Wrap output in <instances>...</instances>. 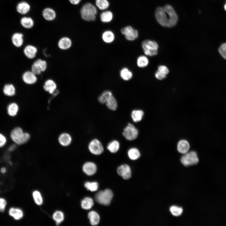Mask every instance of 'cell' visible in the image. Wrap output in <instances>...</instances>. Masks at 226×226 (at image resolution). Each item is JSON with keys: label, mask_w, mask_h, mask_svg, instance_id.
<instances>
[{"label": "cell", "mask_w": 226, "mask_h": 226, "mask_svg": "<svg viewBox=\"0 0 226 226\" xmlns=\"http://www.w3.org/2000/svg\"><path fill=\"white\" fill-rule=\"evenodd\" d=\"M158 70L161 73L167 75L169 72L168 68L164 65H160L158 67Z\"/></svg>", "instance_id": "7bdbcfd3"}, {"label": "cell", "mask_w": 226, "mask_h": 226, "mask_svg": "<svg viewBox=\"0 0 226 226\" xmlns=\"http://www.w3.org/2000/svg\"><path fill=\"white\" fill-rule=\"evenodd\" d=\"M129 158L132 160L138 159L141 156V154L138 149L136 148H132L129 149L127 152Z\"/></svg>", "instance_id": "d6a6232c"}, {"label": "cell", "mask_w": 226, "mask_h": 226, "mask_svg": "<svg viewBox=\"0 0 226 226\" xmlns=\"http://www.w3.org/2000/svg\"><path fill=\"white\" fill-rule=\"evenodd\" d=\"M10 137L15 144L21 145L28 142L30 138V135L28 133L24 132L21 128L16 127L11 131Z\"/></svg>", "instance_id": "3957f363"}, {"label": "cell", "mask_w": 226, "mask_h": 226, "mask_svg": "<svg viewBox=\"0 0 226 226\" xmlns=\"http://www.w3.org/2000/svg\"><path fill=\"white\" fill-rule=\"evenodd\" d=\"M121 31V34L125 36L126 39L128 40H134L138 36V31L130 26L123 28Z\"/></svg>", "instance_id": "30bf717a"}, {"label": "cell", "mask_w": 226, "mask_h": 226, "mask_svg": "<svg viewBox=\"0 0 226 226\" xmlns=\"http://www.w3.org/2000/svg\"><path fill=\"white\" fill-rule=\"evenodd\" d=\"M7 142V139L4 135L0 133V148L4 146Z\"/></svg>", "instance_id": "f6af8a7d"}, {"label": "cell", "mask_w": 226, "mask_h": 226, "mask_svg": "<svg viewBox=\"0 0 226 226\" xmlns=\"http://www.w3.org/2000/svg\"><path fill=\"white\" fill-rule=\"evenodd\" d=\"M138 131L132 124L129 123L123 129L122 135L127 140L132 141L137 137Z\"/></svg>", "instance_id": "ba28073f"}, {"label": "cell", "mask_w": 226, "mask_h": 226, "mask_svg": "<svg viewBox=\"0 0 226 226\" xmlns=\"http://www.w3.org/2000/svg\"><path fill=\"white\" fill-rule=\"evenodd\" d=\"M155 16L159 24L167 28L175 26L178 20V16L174 8L169 4L157 8Z\"/></svg>", "instance_id": "6da1fadb"}, {"label": "cell", "mask_w": 226, "mask_h": 226, "mask_svg": "<svg viewBox=\"0 0 226 226\" xmlns=\"http://www.w3.org/2000/svg\"><path fill=\"white\" fill-rule=\"evenodd\" d=\"M84 186L88 190L94 191L98 190V184L96 182H87L85 183Z\"/></svg>", "instance_id": "f35d334b"}, {"label": "cell", "mask_w": 226, "mask_h": 226, "mask_svg": "<svg viewBox=\"0 0 226 226\" xmlns=\"http://www.w3.org/2000/svg\"><path fill=\"white\" fill-rule=\"evenodd\" d=\"M42 15L45 20L51 21L55 19L56 17V14L53 9L50 7H47L43 10Z\"/></svg>", "instance_id": "9a60e30c"}, {"label": "cell", "mask_w": 226, "mask_h": 226, "mask_svg": "<svg viewBox=\"0 0 226 226\" xmlns=\"http://www.w3.org/2000/svg\"><path fill=\"white\" fill-rule=\"evenodd\" d=\"M83 170L87 175H91L95 173L97 170V167L96 164L93 162H87L83 164Z\"/></svg>", "instance_id": "ac0fdd59"}, {"label": "cell", "mask_w": 226, "mask_h": 226, "mask_svg": "<svg viewBox=\"0 0 226 226\" xmlns=\"http://www.w3.org/2000/svg\"><path fill=\"white\" fill-rule=\"evenodd\" d=\"M31 6L29 3L25 1H21L18 3L16 6V10L19 14L25 15L30 11Z\"/></svg>", "instance_id": "5bb4252c"}, {"label": "cell", "mask_w": 226, "mask_h": 226, "mask_svg": "<svg viewBox=\"0 0 226 226\" xmlns=\"http://www.w3.org/2000/svg\"><path fill=\"white\" fill-rule=\"evenodd\" d=\"M170 210L171 214L175 216H178L181 215L183 211L182 207L175 206H171L170 207Z\"/></svg>", "instance_id": "ab89813d"}, {"label": "cell", "mask_w": 226, "mask_h": 226, "mask_svg": "<svg viewBox=\"0 0 226 226\" xmlns=\"http://www.w3.org/2000/svg\"><path fill=\"white\" fill-rule=\"evenodd\" d=\"M141 46L145 55L153 56L158 53L159 45L154 40H145L142 42Z\"/></svg>", "instance_id": "5b68a950"}, {"label": "cell", "mask_w": 226, "mask_h": 226, "mask_svg": "<svg viewBox=\"0 0 226 226\" xmlns=\"http://www.w3.org/2000/svg\"><path fill=\"white\" fill-rule=\"evenodd\" d=\"M0 171L2 173H4L6 171V169L5 167H3L1 169Z\"/></svg>", "instance_id": "c3c4849f"}, {"label": "cell", "mask_w": 226, "mask_h": 226, "mask_svg": "<svg viewBox=\"0 0 226 226\" xmlns=\"http://www.w3.org/2000/svg\"><path fill=\"white\" fill-rule=\"evenodd\" d=\"M180 160L183 165L187 166L196 164L198 162L199 159L195 151H191L184 154Z\"/></svg>", "instance_id": "52a82bcc"}, {"label": "cell", "mask_w": 226, "mask_h": 226, "mask_svg": "<svg viewBox=\"0 0 226 226\" xmlns=\"http://www.w3.org/2000/svg\"><path fill=\"white\" fill-rule=\"evenodd\" d=\"M117 171L118 174L125 180H127L131 177V168L127 164H124L120 166Z\"/></svg>", "instance_id": "4fadbf2b"}, {"label": "cell", "mask_w": 226, "mask_h": 226, "mask_svg": "<svg viewBox=\"0 0 226 226\" xmlns=\"http://www.w3.org/2000/svg\"><path fill=\"white\" fill-rule=\"evenodd\" d=\"M98 100L101 104H105L107 108L112 110H116L117 108V101L110 90L103 91L98 97Z\"/></svg>", "instance_id": "7a4b0ae2"}, {"label": "cell", "mask_w": 226, "mask_h": 226, "mask_svg": "<svg viewBox=\"0 0 226 226\" xmlns=\"http://www.w3.org/2000/svg\"><path fill=\"white\" fill-rule=\"evenodd\" d=\"M32 195L35 203L38 205H41L43 203V198L40 192L38 191H33Z\"/></svg>", "instance_id": "74e56055"}, {"label": "cell", "mask_w": 226, "mask_h": 226, "mask_svg": "<svg viewBox=\"0 0 226 226\" xmlns=\"http://www.w3.org/2000/svg\"><path fill=\"white\" fill-rule=\"evenodd\" d=\"M137 64L140 68H144L148 65L149 60L146 56L140 55L137 59Z\"/></svg>", "instance_id": "1f68e13d"}, {"label": "cell", "mask_w": 226, "mask_h": 226, "mask_svg": "<svg viewBox=\"0 0 226 226\" xmlns=\"http://www.w3.org/2000/svg\"><path fill=\"white\" fill-rule=\"evenodd\" d=\"M120 147L119 142L117 140H114L108 144L107 148L111 153H115L118 151Z\"/></svg>", "instance_id": "4dcf8cb0"}, {"label": "cell", "mask_w": 226, "mask_h": 226, "mask_svg": "<svg viewBox=\"0 0 226 226\" xmlns=\"http://www.w3.org/2000/svg\"><path fill=\"white\" fill-rule=\"evenodd\" d=\"M7 204V202L4 199L0 198V211L1 212L4 211Z\"/></svg>", "instance_id": "ee69618b"}, {"label": "cell", "mask_w": 226, "mask_h": 226, "mask_svg": "<svg viewBox=\"0 0 226 226\" xmlns=\"http://www.w3.org/2000/svg\"><path fill=\"white\" fill-rule=\"evenodd\" d=\"M47 67L46 62L40 59L35 61L31 66V71L36 75H40L45 71Z\"/></svg>", "instance_id": "8fae6325"}, {"label": "cell", "mask_w": 226, "mask_h": 226, "mask_svg": "<svg viewBox=\"0 0 226 226\" xmlns=\"http://www.w3.org/2000/svg\"><path fill=\"white\" fill-rule=\"evenodd\" d=\"M155 76L157 79L159 80H162L166 78V75L158 70L155 73Z\"/></svg>", "instance_id": "b9f144b4"}, {"label": "cell", "mask_w": 226, "mask_h": 226, "mask_svg": "<svg viewBox=\"0 0 226 226\" xmlns=\"http://www.w3.org/2000/svg\"><path fill=\"white\" fill-rule=\"evenodd\" d=\"M218 51L221 56L226 60V42L223 43L219 46Z\"/></svg>", "instance_id": "60d3db41"}, {"label": "cell", "mask_w": 226, "mask_h": 226, "mask_svg": "<svg viewBox=\"0 0 226 226\" xmlns=\"http://www.w3.org/2000/svg\"><path fill=\"white\" fill-rule=\"evenodd\" d=\"M82 0H68L69 3L72 5H77L79 4Z\"/></svg>", "instance_id": "bcb514c9"}, {"label": "cell", "mask_w": 226, "mask_h": 226, "mask_svg": "<svg viewBox=\"0 0 226 226\" xmlns=\"http://www.w3.org/2000/svg\"><path fill=\"white\" fill-rule=\"evenodd\" d=\"M9 215L16 220H19L22 218L23 213L20 209L13 207L11 208L9 210Z\"/></svg>", "instance_id": "4316f807"}, {"label": "cell", "mask_w": 226, "mask_h": 226, "mask_svg": "<svg viewBox=\"0 0 226 226\" xmlns=\"http://www.w3.org/2000/svg\"><path fill=\"white\" fill-rule=\"evenodd\" d=\"M37 51V49L35 46L29 45L24 47V53L27 58L30 59H33L36 56Z\"/></svg>", "instance_id": "e0dca14e"}, {"label": "cell", "mask_w": 226, "mask_h": 226, "mask_svg": "<svg viewBox=\"0 0 226 226\" xmlns=\"http://www.w3.org/2000/svg\"><path fill=\"white\" fill-rule=\"evenodd\" d=\"M16 148V145L15 144H12L8 148V150L9 151H13Z\"/></svg>", "instance_id": "7dc6e473"}, {"label": "cell", "mask_w": 226, "mask_h": 226, "mask_svg": "<svg viewBox=\"0 0 226 226\" xmlns=\"http://www.w3.org/2000/svg\"><path fill=\"white\" fill-rule=\"evenodd\" d=\"M88 148L92 153L96 155L101 154L104 151L103 145L97 139H94L90 142L89 144Z\"/></svg>", "instance_id": "9c48e42d"}, {"label": "cell", "mask_w": 226, "mask_h": 226, "mask_svg": "<svg viewBox=\"0 0 226 226\" xmlns=\"http://www.w3.org/2000/svg\"><path fill=\"white\" fill-rule=\"evenodd\" d=\"M100 20L102 22L104 23L109 22L113 19V14L112 12L110 11H105L100 14Z\"/></svg>", "instance_id": "f546056e"}, {"label": "cell", "mask_w": 226, "mask_h": 226, "mask_svg": "<svg viewBox=\"0 0 226 226\" xmlns=\"http://www.w3.org/2000/svg\"><path fill=\"white\" fill-rule=\"evenodd\" d=\"M22 79L24 83L29 85L35 84L37 80L36 75L31 71L25 72L23 74Z\"/></svg>", "instance_id": "7c38bea8"}, {"label": "cell", "mask_w": 226, "mask_h": 226, "mask_svg": "<svg viewBox=\"0 0 226 226\" xmlns=\"http://www.w3.org/2000/svg\"><path fill=\"white\" fill-rule=\"evenodd\" d=\"M97 10L96 7L90 3L84 4L80 10L81 18L86 21H93L95 20Z\"/></svg>", "instance_id": "277c9868"}, {"label": "cell", "mask_w": 226, "mask_h": 226, "mask_svg": "<svg viewBox=\"0 0 226 226\" xmlns=\"http://www.w3.org/2000/svg\"><path fill=\"white\" fill-rule=\"evenodd\" d=\"M72 44V42L71 39L66 36L62 37L58 42V47L63 50L68 49L71 47Z\"/></svg>", "instance_id": "2e32d148"}, {"label": "cell", "mask_w": 226, "mask_h": 226, "mask_svg": "<svg viewBox=\"0 0 226 226\" xmlns=\"http://www.w3.org/2000/svg\"><path fill=\"white\" fill-rule=\"evenodd\" d=\"M144 115L143 111L140 110H133L131 114V116L133 121L135 122L140 121Z\"/></svg>", "instance_id": "f1b7e54d"}, {"label": "cell", "mask_w": 226, "mask_h": 226, "mask_svg": "<svg viewBox=\"0 0 226 226\" xmlns=\"http://www.w3.org/2000/svg\"><path fill=\"white\" fill-rule=\"evenodd\" d=\"M113 197L112 191L109 189H106L104 191H99L96 195L95 199L96 201L100 204L108 205L110 204Z\"/></svg>", "instance_id": "8992f818"}, {"label": "cell", "mask_w": 226, "mask_h": 226, "mask_svg": "<svg viewBox=\"0 0 226 226\" xmlns=\"http://www.w3.org/2000/svg\"><path fill=\"white\" fill-rule=\"evenodd\" d=\"M95 4L100 9L105 10L109 6V3L107 0H96Z\"/></svg>", "instance_id": "8d00e7d4"}, {"label": "cell", "mask_w": 226, "mask_h": 226, "mask_svg": "<svg viewBox=\"0 0 226 226\" xmlns=\"http://www.w3.org/2000/svg\"><path fill=\"white\" fill-rule=\"evenodd\" d=\"M102 38L103 40L106 43H112L115 39V35L114 33L111 30H107L105 31L102 34Z\"/></svg>", "instance_id": "d4e9b609"}, {"label": "cell", "mask_w": 226, "mask_h": 226, "mask_svg": "<svg viewBox=\"0 0 226 226\" xmlns=\"http://www.w3.org/2000/svg\"><path fill=\"white\" fill-rule=\"evenodd\" d=\"M19 110V106L15 102L10 103L7 107V112L8 115L12 117L15 116L17 115Z\"/></svg>", "instance_id": "484cf974"}, {"label": "cell", "mask_w": 226, "mask_h": 226, "mask_svg": "<svg viewBox=\"0 0 226 226\" xmlns=\"http://www.w3.org/2000/svg\"><path fill=\"white\" fill-rule=\"evenodd\" d=\"M52 218L56 224L58 225L63 221L64 217L62 212L61 211H57L53 213Z\"/></svg>", "instance_id": "d590c367"}, {"label": "cell", "mask_w": 226, "mask_h": 226, "mask_svg": "<svg viewBox=\"0 0 226 226\" xmlns=\"http://www.w3.org/2000/svg\"><path fill=\"white\" fill-rule=\"evenodd\" d=\"M189 143L186 140H182L178 142L177 145L178 151L181 153L185 154L188 152L190 149Z\"/></svg>", "instance_id": "603a6c76"}, {"label": "cell", "mask_w": 226, "mask_h": 226, "mask_svg": "<svg viewBox=\"0 0 226 226\" xmlns=\"http://www.w3.org/2000/svg\"><path fill=\"white\" fill-rule=\"evenodd\" d=\"M88 217L92 225H96L99 223L100 217L98 214L96 212L92 211L89 212L88 214Z\"/></svg>", "instance_id": "83f0119b"}, {"label": "cell", "mask_w": 226, "mask_h": 226, "mask_svg": "<svg viewBox=\"0 0 226 226\" xmlns=\"http://www.w3.org/2000/svg\"><path fill=\"white\" fill-rule=\"evenodd\" d=\"M132 72L126 67H124L120 72V76L123 80L128 81L131 80L133 77Z\"/></svg>", "instance_id": "cb8c5ba5"}, {"label": "cell", "mask_w": 226, "mask_h": 226, "mask_svg": "<svg viewBox=\"0 0 226 226\" xmlns=\"http://www.w3.org/2000/svg\"><path fill=\"white\" fill-rule=\"evenodd\" d=\"M57 88V85L53 80L48 79L46 80L44 85L43 89L44 90L50 94H52Z\"/></svg>", "instance_id": "44dd1931"}, {"label": "cell", "mask_w": 226, "mask_h": 226, "mask_svg": "<svg viewBox=\"0 0 226 226\" xmlns=\"http://www.w3.org/2000/svg\"><path fill=\"white\" fill-rule=\"evenodd\" d=\"M24 35L21 33L16 32L13 34L11 40L13 44L16 47H19L24 43Z\"/></svg>", "instance_id": "d6986e66"}, {"label": "cell", "mask_w": 226, "mask_h": 226, "mask_svg": "<svg viewBox=\"0 0 226 226\" xmlns=\"http://www.w3.org/2000/svg\"><path fill=\"white\" fill-rule=\"evenodd\" d=\"M94 202L93 199L89 197L84 198L81 202L82 208L85 210L90 209L93 206Z\"/></svg>", "instance_id": "836d02e7"}, {"label": "cell", "mask_w": 226, "mask_h": 226, "mask_svg": "<svg viewBox=\"0 0 226 226\" xmlns=\"http://www.w3.org/2000/svg\"><path fill=\"white\" fill-rule=\"evenodd\" d=\"M3 92L6 95L12 96L15 94V89L13 84H7L3 88Z\"/></svg>", "instance_id": "e575fe53"}, {"label": "cell", "mask_w": 226, "mask_h": 226, "mask_svg": "<svg viewBox=\"0 0 226 226\" xmlns=\"http://www.w3.org/2000/svg\"><path fill=\"white\" fill-rule=\"evenodd\" d=\"M58 141L59 143L62 146H67L71 144L72 141V138L69 134L63 133L59 135Z\"/></svg>", "instance_id": "ffe728a7"}, {"label": "cell", "mask_w": 226, "mask_h": 226, "mask_svg": "<svg viewBox=\"0 0 226 226\" xmlns=\"http://www.w3.org/2000/svg\"><path fill=\"white\" fill-rule=\"evenodd\" d=\"M20 24L23 28L26 29H30L34 25V21L30 17L24 16L20 20Z\"/></svg>", "instance_id": "7402d4cb"}]
</instances>
